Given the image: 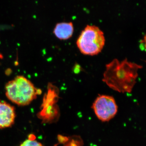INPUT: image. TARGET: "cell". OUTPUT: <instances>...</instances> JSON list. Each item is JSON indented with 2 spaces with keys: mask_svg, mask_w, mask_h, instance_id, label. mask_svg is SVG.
Listing matches in <instances>:
<instances>
[{
  "mask_svg": "<svg viewBox=\"0 0 146 146\" xmlns=\"http://www.w3.org/2000/svg\"><path fill=\"white\" fill-rule=\"evenodd\" d=\"M103 81L119 92H130L134 84L132 65L126 61L114 59L106 65Z\"/></svg>",
  "mask_w": 146,
  "mask_h": 146,
  "instance_id": "cell-1",
  "label": "cell"
},
{
  "mask_svg": "<svg viewBox=\"0 0 146 146\" xmlns=\"http://www.w3.org/2000/svg\"><path fill=\"white\" fill-rule=\"evenodd\" d=\"M5 95L13 103L19 106L28 105L42 93L31 82L23 76H17L5 86Z\"/></svg>",
  "mask_w": 146,
  "mask_h": 146,
  "instance_id": "cell-2",
  "label": "cell"
},
{
  "mask_svg": "<svg viewBox=\"0 0 146 146\" xmlns=\"http://www.w3.org/2000/svg\"><path fill=\"white\" fill-rule=\"evenodd\" d=\"M105 38L103 32L99 27L87 25L82 31L76 41L80 52L84 54L95 55L103 48Z\"/></svg>",
  "mask_w": 146,
  "mask_h": 146,
  "instance_id": "cell-3",
  "label": "cell"
},
{
  "mask_svg": "<svg viewBox=\"0 0 146 146\" xmlns=\"http://www.w3.org/2000/svg\"><path fill=\"white\" fill-rule=\"evenodd\" d=\"M92 108L98 119L103 122L112 119L118 111L115 99L108 95H99L94 101Z\"/></svg>",
  "mask_w": 146,
  "mask_h": 146,
  "instance_id": "cell-4",
  "label": "cell"
},
{
  "mask_svg": "<svg viewBox=\"0 0 146 146\" xmlns=\"http://www.w3.org/2000/svg\"><path fill=\"white\" fill-rule=\"evenodd\" d=\"M16 118L15 108L7 102L0 100V129L12 126Z\"/></svg>",
  "mask_w": 146,
  "mask_h": 146,
  "instance_id": "cell-5",
  "label": "cell"
},
{
  "mask_svg": "<svg viewBox=\"0 0 146 146\" xmlns=\"http://www.w3.org/2000/svg\"><path fill=\"white\" fill-rule=\"evenodd\" d=\"M74 31V25L72 22H61L56 25L53 33L58 39L66 40L72 36Z\"/></svg>",
  "mask_w": 146,
  "mask_h": 146,
  "instance_id": "cell-6",
  "label": "cell"
},
{
  "mask_svg": "<svg viewBox=\"0 0 146 146\" xmlns=\"http://www.w3.org/2000/svg\"><path fill=\"white\" fill-rule=\"evenodd\" d=\"M19 146H44L40 142L36 140L33 134L30 135L27 139L23 142Z\"/></svg>",
  "mask_w": 146,
  "mask_h": 146,
  "instance_id": "cell-7",
  "label": "cell"
},
{
  "mask_svg": "<svg viewBox=\"0 0 146 146\" xmlns=\"http://www.w3.org/2000/svg\"><path fill=\"white\" fill-rule=\"evenodd\" d=\"M142 42V44H143V48L145 49L146 51V35L145 36H144L143 40Z\"/></svg>",
  "mask_w": 146,
  "mask_h": 146,
  "instance_id": "cell-8",
  "label": "cell"
}]
</instances>
